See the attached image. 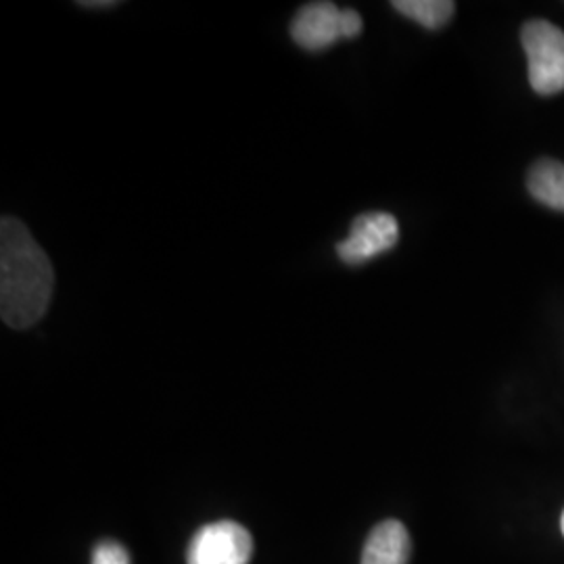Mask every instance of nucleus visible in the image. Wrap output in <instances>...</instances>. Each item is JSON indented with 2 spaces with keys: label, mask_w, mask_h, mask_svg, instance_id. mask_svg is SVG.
Returning a JSON list of instances; mask_svg holds the SVG:
<instances>
[{
  "label": "nucleus",
  "mask_w": 564,
  "mask_h": 564,
  "mask_svg": "<svg viewBox=\"0 0 564 564\" xmlns=\"http://www.w3.org/2000/svg\"><path fill=\"white\" fill-rule=\"evenodd\" d=\"M55 270L25 224L0 223V316L11 328L41 323L53 300Z\"/></svg>",
  "instance_id": "1"
},
{
  "label": "nucleus",
  "mask_w": 564,
  "mask_h": 564,
  "mask_svg": "<svg viewBox=\"0 0 564 564\" xmlns=\"http://www.w3.org/2000/svg\"><path fill=\"white\" fill-rule=\"evenodd\" d=\"M524 55L529 63V82L538 95H558L564 90V32L550 21L524 23Z\"/></svg>",
  "instance_id": "2"
},
{
  "label": "nucleus",
  "mask_w": 564,
  "mask_h": 564,
  "mask_svg": "<svg viewBox=\"0 0 564 564\" xmlns=\"http://www.w3.org/2000/svg\"><path fill=\"white\" fill-rule=\"evenodd\" d=\"M362 18L354 9H339L335 2H310L291 21V36L305 51H324L337 41L362 34Z\"/></svg>",
  "instance_id": "3"
},
{
  "label": "nucleus",
  "mask_w": 564,
  "mask_h": 564,
  "mask_svg": "<svg viewBox=\"0 0 564 564\" xmlns=\"http://www.w3.org/2000/svg\"><path fill=\"white\" fill-rule=\"evenodd\" d=\"M253 554L251 533L235 521L202 527L186 552L188 564H249Z\"/></svg>",
  "instance_id": "4"
},
{
  "label": "nucleus",
  "mask_w": 564,
  "mask_h": 564,
  "mask_svg": "<svg viewBox=\"0 0 564 564\" xmlns=\"http://www.w3.org/2000/svg\"><path fill=\"white\" fill-rule=\"evenodd\" d=\"M400 239L395 216L387 212H370L358 216L347 239L337 245V256L347 265H360L393 249Z\"/></svg>",
  "instance_id": "5"
},
{
  "label": "nucleus",
  "mask_w": 564,
  "mask_h": 564,
  "mask_svg": "<svg viewBox=\"0 0 564 564\" xmlns=\"http://www.w3.org/2000/svg\"><path fill=\"white\" fill-rule=\"evenodd\" d=\"M412 554V540L400 521L377 524L364 545L360 564H408Z\"/></svg>",
  "instance_id": "6"
},
{
  "label": "nucleus",
  "mask_w": 564,
  "mask_h": 564,
  "mask_svg": "<svg viewBox=\"0 0 564 564\" xmlns=\"http://www.w3.org/2000/svg\"><path fill=\"white\" fill-rule=\"evenodd\" d=\"M527 186L533 199H538L550 209L564 212V163L554 160L535 163L529 172Z\"/></svg>",
  "instance_id": "7"
},
{
  "label": "nucleus",
  "mask_w": 564,
  "mask_h": 564,
  "mask_svg": "<svg viewBox=\"0 0 564 564\" xmlns=\"http://www.w3.org/2000/svg\"><path fill=\"white\" fill-rule=\"evenodd\" d=\"M393 9L426 30H440L454 18L456 4L452 0H395Z\"/></svg>",
  "instance_id": "8"
},
{
  "label": "nucleus",
  "mask_w": 564,
  "mask_h": 564,
  "mask_svg": "<svg viewBox=\"0 0 564 564\" xmlns=\"http://www.w3.org/2000/svg\"><path fill=\"white\" fill-rule=\"evenodd\" d=\"M93 564H130V554L123 545L113 540H102L95 545Z\"/></svg>",
  "instance_id": "9"
},
{
  "label": "nucleus",
  "mask_w": 564,
  "mask_h": 564,
  "mask_svg": "<svg viewBox=\"0 0 564 564\" xmlns=\"http://www.w3.org/2000/svg\"><path fill=\"white\" fill-rule=\"evenodd\" d=\"M80 7H90V9H97V7H116V2H80Z\"/></svg>",
  "instance_id": "10"
},
{
  "label": "nucleus",
  "mask_w": 564,
  "mask_h": 564,
  "mask_svg": "<svg viewBox=\"0 0 564 564\" xmlns=\"http://www.w3.org/2000/svg\"><path fill=\"white\" fill-rule=\"evenodd\" d=\"M561 529H563V535H564V512H563V519H561Z\"/></svg>",
  "instance_id": "11"
}]
</instances>
